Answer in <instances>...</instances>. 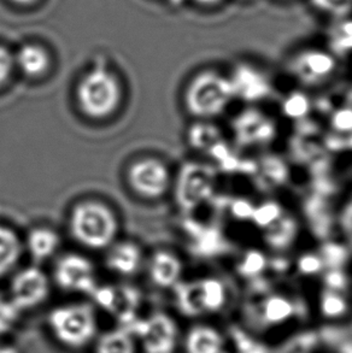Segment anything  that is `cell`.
I'll use <instances>...</instances> for the list:
<instances>
[{"mask_svg": "<svg viewBox=\"0 0 352 353\" xmlns=\"http://www.w3.org/2000/svg\"><path fill=\"white\" fill-rule=\"evenodd\" d=\"M0 353H19V351L11 345H0Z\"/></svg>", "mask_w": 352, "mask_h": 353, "instance_id": "cell-28", "label": "cell"}, {"mask_svg": "<svg viewBox=\"0 0 352 353\" xmlns=\"http://www.w3.org/2000/svg\"><path fill=\"white\" fill-rule=\"evenodd\" d=\"M98 305L119 319L121 325L135 320L139 293L130 287H97L92 293Z\"/></svg>", "mask_w": 352, "mask_h": 353, "instance_id": "cell-10", "label": "cell"}, {"mask_svg": "<svg viewBox=\"0 0 352 353\" xmlns=\"http://www.w3.org/2000/svg\"><path fill=\"white\" fill-rule=\"evenodd\" d=\"M14 65V61L12 54L6 48L0 46V86L9 79Z\"/></svg>", "mask_w": 352, "mask_h": 353, "instance_id": "cell-23", "label": "cell"}, {"mask_svg": "<svg viewBox=\"0 0 352 353\" xmlns=\"http://www.w3.org/2000/svg\"><path fill=\"white\" fill-rule=\"evenodd\" d=\"M128 181L139 196L153 199L167 193L170 186V174L162 162L146 158L130 167Z\"/></svg>", "mask_w": 352, "mask_h": 353, "instance_id": "cell-6", "label": "cell"}, {"mask_svg": "<svg viewBox=\"0 0 352 353\" xmlns=\"http://www.w3.org/2000/svg\"><path fill=\"white\" fill-rule=\"evenodd\" d=\"M337 125L340 128H350L352 125V112L346 111L339 114L337 117Z\"/></svg>", "mask_w": 352, "mask_h": 353, "instance_id": "cell-27", "label": "cell"}, {"mask_svg": "<svg viewBox=\"0 0 352 353\" xmlns=\"http://www.w3.org/2000/svg\"><path fill=\"white\" fill-rule=\"evenodd\" d=\"M292 314V305L290 301H286L280 296L271 298V301H266L264 307V317L271 323H280L287 320Z\"/></svg>", "mask_w": 352, "mask_h": 353, "instance_id": "cell-20", "label": "cell"}, {"mask_svg": "<svg viewBox=\"0 0 352 353\" xmlns=\"http://www.w3.org/2000/svg\"><path fill=\"white\" fill-rule=\"evenodd\" d=\"M224 339L217 330L208 325H198L186 336V353H222Z\"/></svg>", "mask_w": 352, "mask_h": 353, "instance_id": "cell-14", "label": "cell"}, {"mask_svg": "<svg viewBox=\"0 0 352 353\" xmlns=\"http://www.w3.org/2000/svg\"><path fill=\"white\" fill-rule=\"evenodd\" d=\"M50 293L48 279L38 268L23 269L11 283L10 301L19 311L33 309L46 301Z\"/></svg>", "mask_w": 352, "mask_h": 353, "instance_id": "cell-9", "label": "cell"}, {"mask_svg": "<svg viewBox=\"0 0 352 353\" xmlns=\"http://www.w3.org/2000/svg\"><path fill=\"white\" fill-rule=\"evenodd\" d=\"M335 68V59L331 53L319 48H308L298 53L293 59V69L305 81H317Z\"/></svg>", "mask_w": 352, "mask_h": 353, "instance_id": "cell-11", "label": "cell"}, {"mask_svg": "<svg viewBox=\"0 0 352 353\" xmlns=\"http://www.w3.org/2000/svg\"><path fill=\"white\" fill-rule=\"evenodd\" d=\"M195 1L202 5H216L221 3L222 0H195Z\"/></svg>", "mask_w": 352, "mask_h": 353, "instance_id": "cell-29", "label": "cell"}, {"mask_svg": "<svg viewBox=\"0 0 352 353\" xmlns=\"http://www.w3.org/2000/svg\"><path fill=\"white\" fill-rule=\"evenodd\" d=\"M315 9L335 19L346 17L352 11V0H311Z\"/></svg>", "mask_w": 352, "mask_h": 353, "instance_id": "cell-21", "label": "cell"}, {"mask_svg": "<svg viewBox=\"0 0 352 353\" xmlns=\"http://www.w3.org/2000/svg\"><path fill=\"white\" fill-rule=\"evenodd\" d=\"M135 336L124 325L100 335L95 353H135Z\"/></svg>", "mask_w": 352, "mask_h": 353, "instance_id": "cell-17", "label": "cell"}, {"mask_svg": "<svg viewBox=\"0 0 352 353\" xmlns=\"http://www.w3.org/2000/svg\"><path fill=\"white\" fill-rule=\"evenodd\" d=\"M329 43L337 52H352V19H339L329 30Z\"/></svg>", "mask_w": 352, "mask_h": 353, "instance_id": "cell-19", "label": "cell"}, {"mask_svg": "<svg viewBox=\"0 0 352 353\" xmlns=\"http://www.w3.org/2000/svg\"><path fill=\"white\" fill-rule=\"evenodd\" d=\"M69 223L75 240L92 250L110 246L119 230L114 212L98 201H85L75 206Z\"/></svg>", "mask_w": 352, "mask_h": 353, "instance_id": "cell-1", "label": "cell"}, {"mask_svg": "<svg viewBox=\"0 0 352 353\" xmlns=\"http://www.w3.org/2000/svg\"><path fill=\"white\" fill-rule=\"evenodd\" d=\"M177 306L185 315L214 312L224 305V287L215 280H203L181 285L176 291Z\"/></svg>", "mask_w": 352, "mask_h": 353, "instance_id": "cell-5", "label": "cell"}, {"mask_svg": "<svg viewBox=\"0 0 352 353\" xmlns=\"http://www.w3.org/2000/svg\"><path fill=\"white\" fill-rule=\"evenodd\" d=\"M181 272L182 264L179 258L166 251L156 253L148 265V274L153 283L163 288L176 286L180 281Z\"/></svg>", "mask_w": 352, "mask_h": 353, "instance_id": "cell-13", "label": "cell"}, {"mask_svg": "<svg viewBox=\"0 0 352 353\" xmlns=\"http://www.w3.org/2000/svg\"><path fill=\"white\" fill-rule=\"evenodd\" d=\"M16 3H19V4H30V3H33L35 0H14Z\"/></svg>", "mask_w": 352, "mask_h": 353, "instance_id": "cell-30", "label": "cell"}, {"mask_svg": "<svg viewBox=\"0 0 352 353\" xmlns=\"http://www.w3.org/2000/svg\"><path fill=\"white\" fill-rule=\"evenodd\" d=\"M22 245L14 230L0 225V277L12 269L19 262Z\"/></svg>", "mask_w": 352, "mask_h": 353, "instance_id": "cell-18", "label": "cell"}, {"mask_svg": "<svg viewBox=\"0 0 352 353\" xmlns=\"http://www.w3.org/2000/svg\"><path fill=\"white\" fill-rule=\"evenodd\" d=\"M345 307H346L345 303L338 296H327L322 303L324 315L329 316V317H337V316L342 315L345 311Z\"/></svg>", "mask_w": 352, "mask_h": 353, "instance_id": "cell-24", "label": "cell"}, {"mask_svg": "<svg viewBox=\"0 0 352 353\" xmlns=\"http://www.w3.org/2000/svg\"><path fill=\"white\" fill-rule=\"evenodd\" d=\"M55 279L64 291L92 294L97 288L93 264L80 254H68L55 269Z\"/></svg>", "mask_w": 352, "mask_h": 353, "instance_id": "cell-8", "label": "cell"}, {"mask_svg": "<svg viewBox=\"0 0 352 353\" xmlns=\"http://www.w3.org/2000/svg\"><path fill=\"white\" fill-rule=\"evenodd\" d=\"M106 263L110 270L119 275H134L135 272H139L143 264L141 248H139L137 243L129 241L116 243L114 248H111Z\"/></svg>", "mask_w": 352, "mask_h": 353, "instance_id": "cell-12", "label": "cell"}, {"mask_svg": "<svg viewBox=\"0 0 352 353\" xmlns=\"http://www.w3.org/2000/svg\"><path fill=\"white\" fill-rule=\"evenodd\" d=\"M14 64L26 77H38L48 68L50 61L46 51L37 45H24L14 58Z\"/></svg>", "mask_w": 352, "mask_h": 353, "instance_id": "cell-16", "label": "cell"}, {"mask_svg": "<svg viewBox=\"0 0 352 353\" xmlns=\"http://www.w3.org/2000/svg\"><path fill=\"white\" fill-rule=\"evenodd\" d=\"M61 245L59 235L50 228H35L29 233L27 248L35 261H45L52 257Z\"/></svg>", "mask_w": 352, "mask_h": 353, "instance_id": "cell-15", "label": "cell"}, {"mask_svg": "<svg viewBox=\"0 0 352 353\" xmlns=\"http://www.w3.org/2000/svg\"><path fill=\"white\" fill-rule=\"evenodd\" d=\"M145 353H174L177 344V327L166 314H153L146 319H135L127 325Z\"/></svg>", "mask_w": 352, "mask_h": 353, "instance_id": "cell-4", "label": "cell"}, {"mask_svg": "<svg viewBox=\"0 0 352 353\" xmlns=\"http://www.w3.org/2000/svg\"><path fill=\"white\" fill-rule=\"evenodd\" d=\"M48 325L61 344L80 349L97 335V315L95 309L85 303L58 306L50 312Z\"/></svg>", "mask_w": 352, "mask_h": 353, "instance_id": "cell-2", "label": "cell"}, {"mask_svg": "<svg viewBox=\"0 0 352 353\" xmlns=\"http://www.w3.org/2000/svg\"><path fill=\"white\" fill-rule=\"evenodd\" d=\"M77 103L85 115L104 119L116 111L121 101L119 80L106 69L90 70L77 85Z\"/></svg>", "mask_w": 352, "mask_h": 353, "instance_id": "cell-3", "label": "cell"}, {"mask_svg": "<svg viewBox=\"0 0 352 353\" xmlns=\"http://www.w3.org/2000/svg\"><path fill=\"white\" fill-rule=\"evenodd\" d=\"M21 311L14 305V303L0 296V335L6 334L12 330L14 323L17 322Z\"/></svg>", "mask_w": 352, "mask_h": 353, "instance_id": "cell-22", "label": "cell"}, {"mask_svg": "<svg viewBox=\"0 0 352 353\" xmlns=\"http://www.w3.org/2000/svg\"><path fill=\"white\" fill-rule=\"evenodd\" d=\"M276 215H277V209L275 205H266L256 211L255 217L257 219L258 223H268L269 221L274 220Z\"/></svg>", "mask_w": 352, "mask_h": 353, "instance_id": "cell-26", "label": "cell"}, {"mask_svg": "<svg viewBox=\"0 0 352 353\" xmlns=\"http://www.w3.org/2000/svg\"><path fill=\"white\" fill-rule=\"evenodd\" d=\"M228 90V83L222 77L205 72L190 83L186 103L190 112L195 115H209L219 108L221 99H224Z\"/></svg>", "mask_w": 352, "mask_h": 353, "instance_id": "cell-7", "label": "cell"}, {"mask_svg": "<svg viewBox=\"0 0 352 353\" xmlns=\"http://www.w3.org/2000/svg\"><path fill=\"white\" fill-rule=\"evenodd\" d=\"M306 109V101L304 98L302 97H295V98H291L289 101V104L286 106V111L289 115H302Z\"/></svg>", "mask_w": 352, "mask_h": 353, "instance_id": "cell-25", "label": "cell"}]
</instances>
